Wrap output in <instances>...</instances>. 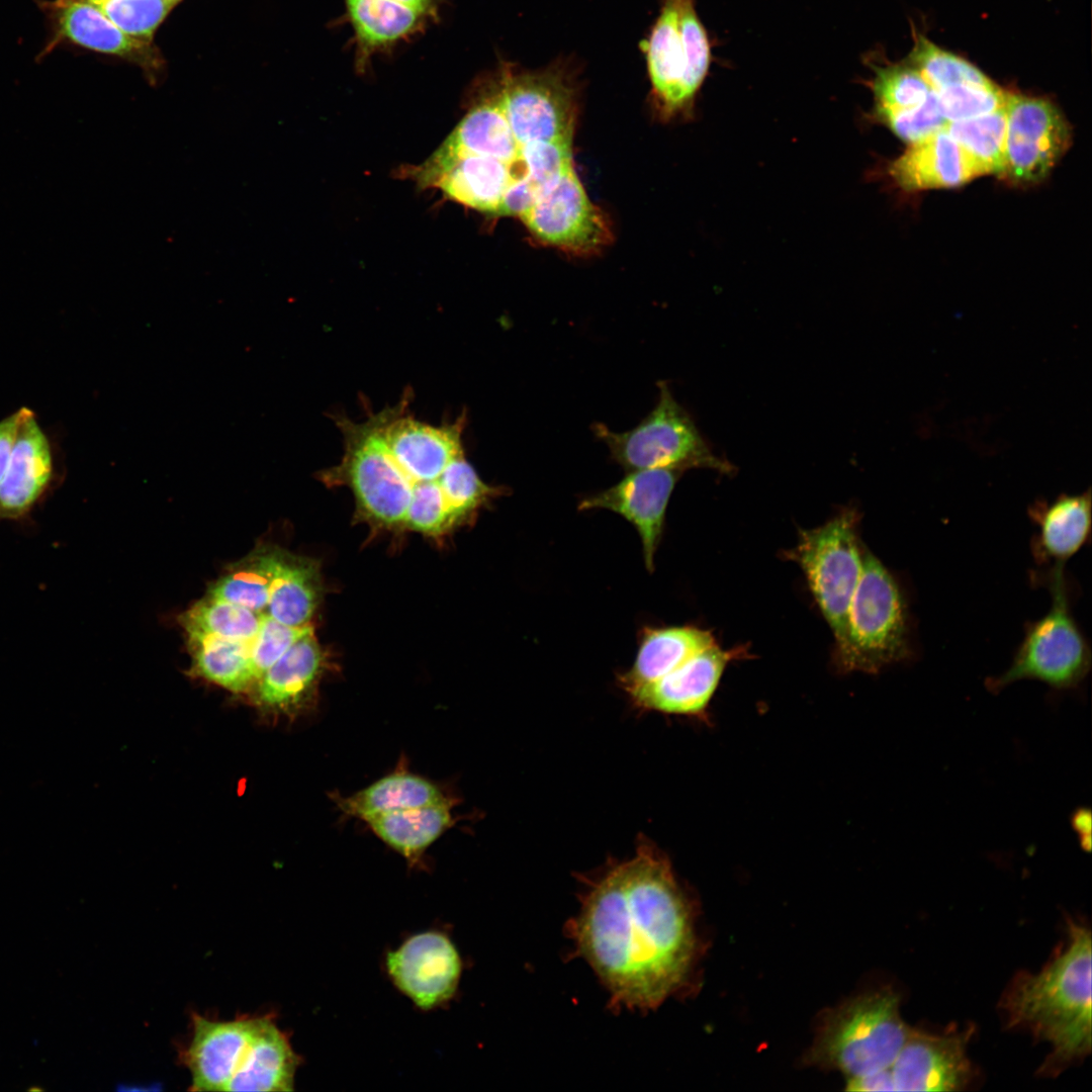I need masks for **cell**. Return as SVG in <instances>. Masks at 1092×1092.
I'll return each mask as SVG.
<instances>
[{"mask_svg":"<svg viewBox=\"0 0 1092 1092\" xmlns=\"http://www.w3.org/2000/svg\"><path fill=\"white\" fill-rule=\"evenodd\" d=\"M41 5L52 18L55 43L68 40L125 59L147 71L161 67L162 58L153 42L126 34L94 4L86 0H54L41 2Z\"/></svg>","mask_w":1092,"mask_h":1092,"instance_id":"44dd1931","label":"cell"},{"mask_svg":"<svg viewBox=\"0 0 1092 1092\" xmlns=\"http://www.w3.org/2000/svg\"><path fill=\"white\" fill-rule=\"evenodd\" d=\"M970 1033L929 1034L910 1029L891 1066L896 1091H958L971 1081Z\"/></svg>","mask_w":1092,"mask_h":1092,"instance_id":"2e32d148","label":"cell"},{"mask_svg":"<svg viewBox=\"0 0 1092 1092\" xmlns=\"http://www.w3.org/2000/svg\"><path fill=\"white\" fill-rule=\"evenodd\" d=\"M660 12L640 42L651 95L664 119L693 114L711 62L710 43L694 0H660Z\"/></svg>","mask_w":1092,"mask_h":1092,"instance_id":"277c9868","label":"cell"},{"mask_svg":"<svg viewBox=\"0 0 1092 1092\" xmlns=\"http://www.w3.org/2000/svg\"><path fill=\"white\" fill-rule=\"evenodd\" d=\"M329 669L328 656L311 631L265 671L250 698L268 721H294L315 710L320 684Z\"/></svg>","mask_w":1092,"mask_h":1092,"instance_id":"7c38bea8","label":"cell"},{"mask_svg":"<svg viewBox=\"0 0 1092 1092\" xmlns=\"http://www.w3.org/2000/svg\"><path fill=\"white\" fill-rule=\"evenodd\" d=\"M876 120L888 126L901 140L913 144L942 129L946 120L942 116L936 94L932 91L921 104L902 110L874 112Z\"/></svg>","mask_w":1092,"mask_h":1092,"instance_id":"74e56055","label":"cell"},{"mask_svg":"<svg viewBox=\"0 0 1092 1092\" xmlns=\"http://www.w3.org/2000/svg\"><path fill=\"white\" fill-rule=\"evenodd\" d=\"M849 1091H896L891 1068L860 1077L848 1078Z\"/></svg>","mask_w":1092,"mask_h":1092,"instance_id":"ab89813d","label":"cell"},{"mask_svg":"<svg viewBox=\"0 0 1092 1092\" xmlns=\"http://www.w3.org/2000/svg\"><path fill=\"white\" fill-rule=\"evenodd\" d=\"M887 171L895 184L905 191L958 187L980 177L945 126L910 144Z\"/></svg>","mask_w":1092,"mask_h":1092,"instance_id":"603a6c76","label":"cell"},{"mask_svg":"<svg viewBox=\"0 0 1092 1092\" xmlns=\"http://www.w3.org/2000/svg\"><path fill=\"white\" fill-rule=\"evenodd\" d=\"M899 1006V995L890 989L843 1003L824 1018L808 1060L847 1079L891 1068L911 1029Z\"/></svg>","mask_w":1092,"mask_h":1092,"instance_id":"3957f363","label":"cell"},{"mask_svg":"<svg viewBox=\"0 0 1092 1092\" xmlns=\"http://www.w3.org/2000/svg\"><path fill=\"white\" fill-rule=\"evenodd\" d=\"M259 1016L213 1020L192 1014V1032L182 1052L193 1091H225L255 1030Z\"/></svg>","mask_w":1092,"mask_h":1092,"instance_id":"d6986e66","label":"cell"},{"mask_svg":"<svg viewBox=\"0 0 1092 1092\" xmlns=\"http://www.w3.org/2000/svg\"><path fill=\"white\" fill-rule=\"evenodd\" d=\"M520 218L542 243L575 255H592L612 241L604 212L588 198L573 165Z\"/></svg>","mask_w":1092,"mask_h":1092,"instance_id":"8fae6325","label":"cell"},{"mask_svg":"<svg viewBox=\"0 0 1092 1092\" xmlns=\"http://www.w3.org/2000/svg\"><path fill=\"white\" fill-rule=\"evenodd\" d=\"M861 554L856 516L849 511L821 527L803 531L791 554L833 632L837 658L847 645L848 613L860 577Z\"/></svg>","mask_w":1092,"mask_h":1092,"instance_id":"9c48e42d","label":"cell"},{"mask_svg":"<svg viewBox=\"0 0 1092 1092\" xmlns=\"http://www.w3.org/2000/svg\"><path fill=\"white\" fill-rule=\"evenodd\" d=\"M1030 517L1038 527L1032 542L1036 561L1065 564L1090 536V493L1062 495L1052 504L1036 505Z\"/></svg>","mask_w":1092,"mask_h":1092,"instance_id":"83f0119b","label":"cell"},{"mask_svg":"<svg viewBox=\"0 0 1092 1092\" xmlns=\"http://www.w3.org/2000/svg\"><path fill=\"white\" fill-rule=\"evenodd\" d=\"M522 147L515 139L503 101L499 65L478 81L473 105L434 155L492 157L526 170Z\"/></svg>","mask_w":1092,"mask_h":1092,"instance_id":"ac0fdd59","label":"cell"},{"mask_svg":"<svg viewBox=\"0 0 1092 1092\" xmlns=\"http://www.w3.org/2000/svg\"><path fill=\"white\" fill-rule=\"evenodd\" d=\"M503 101L515 139L570 142L578 112V80L571 58L560 57L537 70L499 61Z\"/></svg>","mask_w":1092,"mask_h":1092,"instance_id":"ba28073f","label":"cell"},{"mask_svg":"<svg viewBox=\"0 0 1092 1092\" xmlns=\"http://www.w3.org/2000/svg\"><path fill=\"white\" fill-rule=\"evenodd\" d=\"M740 653L716 643L659 679L628 693L640 712L705 719L707 708L726 665Z\"/></svg>","mask_w":1092,"mask_h":1092,"instance_id":"9a60e30c","label":"cell"},{"mask_svg":"<svg viewBox=\"0 0 1092 1092\" xmlns=\"http://www.w3.org/2000/svg\"><path fill=\"white\" fill-rule=\"evenodd\" d=\"M20 416L21 408L0 421V482L9 462Z\"/></svg>","mask_w":1092,"mask_h":1092,"instance_id":"60d3db41","label":"cell"},{"mask_svg":"<svg viewBox=\"0 0 1092 1092\" xmlns=\"http://www.w3.org/2000/svg\"><path fill=\"white\" fill-rule=\"evenodd\" d=\"M871 88L875 99L874 112L915 107L933 91L912 65H890L877 69Z\"/></svg>","mask_w":1092,"mask_h":1092,"instance_id":"e575fe53","label":"cell"},{"mask_svg":"<svg viewBox=\"0 0 1092 1092\" xmlns=\"http://www.w3.org/2000/svg\"><path fill=\"white\" fill-rule=\"evenodd\" d=\"M385 966L396 988L423 1010L448 1002L456 993L462 971L455 945L438 931L410 937L386 954Z\"/></svg>","mask_w":1092,"mask_h":1092,"instance_id":"4fadbf2b","label":"cell"},{"mask_svg":"<svg viewBox=\"0 0 1092 1092\" xmlns=\"http://www.w3.org/2000/svg\"><path fill=\"white\" fill-rule=\"evenodd\" d=\"M322 588L315 560L278 549L265 614L287 626L309 625Z\"/></svg>","mask_w":1092,"mask_h":1092,"instance_id":"f1b7e54d","label":"cell"},{"mask_svg":"<svg viewBox=\"0 0 1092 1092\" xmlns=\"http://www.w3.org/2000/svg\"><path fill=\"white\" fill-rule=\"evenodd\" d=\"M417 10H420L429 15L435 22L438 20L440 11V0H392Z\"/></svg>","mask_w":1092,"mask_h":1092,"instance_id":"7bdbcfd3","label":"cell"},{"mask_svg":"<svg viewBox=\"0 0 1092 1092\" xmlns=\"http://www.w3.org/2000/svg\"><path fill=\"white\" fill-rule=\"evenodd\" d=\"M715 643L709 631L696 627L646 629L633 665L618 675V685L627 695L673 671Z\"/></svg>","mask_w":1092,"mask_h":1092,"instance_id":"484cf974","label":"cell"},{"mask_svg":"<svg viewBox=\"0 0 1092 1092\" xmlns=\"http://www.w3.org/2000/svg\"><path fill=\"white\" fill-rule=\"evenodd\" d=\"M313 631L311 625L291 627L263 614L260 628L250 642L256 682L299 638Z\"/></svg>","mask_w":1092,"mask_h":1092,"instance_id":"f35d334b","label":"cell"},{"mask_svg":"<svg viewBox=\"0 0 1092 1092\" xmlns=\"http://www.w3.org/2000/svg\"><path fill=\"white\" fill-rule=\"evenodd\" d=\"M583 879L568 937L614 1007L657 1008L687 982L697 949L690 901L668 857L640 838L633 856Z\"/></svg>","mask_w":1092,"mask_h":1092,"instance_id":"6da1fadb","label":"cell"},{"mask_svg":"<svg viewBox=\"0 0 1092 1092\" xmlns=\"http://www.w3.org/2000/svg\"><path fill=\"white\" fill-rule=\"evenodd\" d=\"M455 801L378 814L363 822L388 847L415 868L421 866L427 849L450 829L456 819Z\"/></svg>","mask_w":1092,"mask_h":1092,"instance_id":"4316f807","label":"cell"},{"mask_svg":"<svg viewBox=\"0 0 1092 1092\" xmlns=\"http://www.w3.org/2000/svg\"><path fill=\"white\" fill-rule=\"evenodd\" d=\"M417 173L421 183L440 188L449 199L492 214L508 188L527 175L523 167L478 155H433Z\"/></svg>","mask_w":1092,"mask_h":1092,"instance_id":"e0dca14e","label":"cell"},{"mask_svg":"<svg viewBox=\"0 0 1092 1092\" xmlns=\"http://www.w3.org/2000/svg\"><path fill=\"white\" fill-rule=\"evenodd\" d=\"M1072 825L1081 835L1082 846L1090 849L1091 846V813L1088 809L1077 810L1072 817Z\"/></svg>","mask_w":1092,"mask_h":1092,"instance_id":"b9f144b4","label":"cell"},{"mask_svg":"<svg viewBox=\"0 0 1092 1092\" xmlns=\"http://www.w3.org/2000/svg\"><path fill=\"white\" fill-rule=\"evenodd\" d=\"M331 799L346 817H369L447 801L450 798L431 780L399 767L351 794L332 793Z\"/></svg>","mask_w":1092,"mask_h":1092,"instance_id":"d4e9b609","label":"cell"},{"mask_svg":"<svg viewBox=\"0 0 1092 1092\" xmlns=\"http://www.w3.org/2000/svg\"><path fill=\"white\" fill-rule=\"evenodd\" d=\"M1005 164L1001 178L1014 185L1042 181L1066 153L1071 129L1050 100L1008 92Z\"/></svg>","mask_w":1092,"mask_h":1092,"instance_id":"30bf717a","label":"cell"},{"mask_svg":"<svg viewBox=\"0 0 1092 1092\" xmlns=\"http://www.w3.org/2000/svg\"><path fill=\"white\" fill-rule=\"evenodd\" d=\"M945 129L980 176L996 174L1001 177L1005 164V106L977 117L947 122Z\"/></svg>","mask_w":1092,"mask_h":1092,"instance_id":"1f68e13d","label":"cell"},{"mask_svg":"<svg viewBox=\"0 0 1092 1092\" xmlns=\"http://www.w3.org/2000/svg\"><path fill=\"white\" fill-rule=\"evenodd\" d=\"M126 34L153 42L159 25L175 6L166 0H86Z\"/></svg>","mask_w":1092,"mask_h":1092,"instance_id":"d590c367","label":"cell"},{"mask_svg":"<svg viewBox=\"0 0 1092 1092\" xmlns=\"http://www.w3.org/2000/svg\"><path fill=\"white\" fill-rule=\"evenodd\" d=\"M194 675L237 694H250L256 685L250 642L187 633Z\"/></svg>","mask_w":1092,"mask_h":1092,"instance_id":"f546056e","label":"cell"},{"mask_svg":"<svg viewBox=\"0 0 1092 1092\" xmlns=\"http://www.w3.org/2000/svg\"><path fill=\"white\" fill-rule=\"evenodd\" d=\"M658 387L656 405L633 429L618 433L602 423L593 425V432L608 446L612 458L627 472L645 468L733 471L728 461L714 454L666 382L660 381Z\"/></svg>","mask_w":1092,"mask_h":1092,"instance_id":"8992f818","label":"cell"},{"mask_svg":"<svg viewBox=\"0 0 1092 1092\" xmlns=\"http://www.w3.org/2000/svg\"><path fill=\"white\" fill-rule=\"evenodd\" d=\"M278 548L260 547L213 582L208 596L265 613Z\"/></svg>","mask_w":1092,"mask_h":1092,"instance_id":"4dcf8cb0","label":"cell"},{"mask_svg":"<svg viewBox=\"0 0 1092 1092\" xmlns=\"http://www.w3.org/2000/svg\"><path fill=\"white\" fill-rule=\"evenodd\" d=\"M53 471L49 439L34 413L23 406L9 462L0 482V520L25 518L47 492Z\"/></svg>","mask_w":1092,"mask_h":1092,"instance_id":"ffe728a7","label":"cell"},{"mask_svg":"<svg viewBox=\"0 0 1092 1092\" xmlns=\"http://www.w3.org/2000/svg\"><path fill=\"white\" fill-rule=\"evenodd\" d=\"M300 1057L270 1015L259 1016L225 1091H292Z\"/></svg>","mask_w":1092,"mask_h":1092,"instance_id":"cb8c5ba5","label":"cell"},{"mask_svg":"<svg viewBox=\"0 0 1092 1092\" xmlns=\"http://www.w3.org/2000/svg\"><path fill=\"white\" fill-rule=\"evenodd\" d=\"M935 92V91H934ZM946 122L977 117L1006 104L1008 92L994 83L987 86L958 84L935 92Z\"/></svg>","mask_w":1092,"mask_h":1092,"instance_id":"8d00e7d4","label":"cell"},{"mask_svg":"<svg viewBox=\"0 0 1092 1092\" xmlns=\"http://www.w3.org/2000/svg\"><path fill=\"white\" fill-rule=\"evenodd\" d=\"M344 5L360 71H365L375 55L412 39L435 22L426 13L392 0H344Z\"/></svg>","mask_w":1092,"mask_h":1092,"instance_id":"7402d4cb","label":"cell"},{"mask_svg":"<svg viewBox=\"0 0 1092 1092\" xmlns=\"http://www.w3.org/2000/svg\"><path fill=\"white\" fill-rule=\"evenodd\" d=\"M681 473L671 468L628 471L617 484L581 499L578 509H607L632 523L641 537L645 564L651 571L668 499Z\"/></svg>","mask_w":1092,"mask_h":1092,"instance_id":"5bb4252c","label":"cell"},{"mask_svg":"<svg viewBox=\"0 0 1092 1092\" xmlns=\"http://www.w3.org/2000/svg\"><path fill=\"white\" fill-rule=\"evenodd\" d=\"M1069 924L1067 947L1038 973H1018L1000 1001L1008 1026L1052 1045L1041 1068L1050 1074L1091 1052V933Z\"/></svg>","mask_w":1092,"mask_h":1092,"instance_id":"7a4b0ae2","label":"cell"},{"mask_svg":"<svg viewBox=\"0 0 1092 1092\" xmlns=\"http://www.w3.org/2000/svg\"><path fill=\"white\" fill-rule=\"evenodd\" d=\"M1065 564H1055L1048 577L1050 611L1030 624L1010 666L987 680L998 692L1021 679H1037L1058 690L1077 687L1091 665L1089 646L1076 624L1069 604Z\"/></svg>","mask_w":1092,"mask_h":1092,"instance_id":"52a82bcc","label":"cell"},{"mask_svg":"<svg viewBox=\"0 0 1092 1092\" xmlns=\"http://www.w3.org/2000/svg\"><path fill=\"white\" fill-rule=\"evenodd\" d=\"M910 60L935 92L958 84H993L974 65L938 48L922 35H917Z\"/></svg>","mask_w":1092,"mask_h":1092,"instance_id":"836d02e7","label":"cell"},{"mask_svg":"<svg viewBox=\"0 0 1092 1092\" xmlns=\"http://www.w3.org/2000/svg\"><path fill=\"white\" fill-rule=\"evenodd\" d=\"M263 614L207 595L187 610L180 622L187 633L251 642L260 628Z\"/></svg>","mask_w":1092,"mask_h":1092,"instance_id":"d6a6232c","label":"cell"},{"mask_svg":"<svg viewBox=\"0 0 1092 1092\" xmlns=\"http://www.w3.org/2000/svg\"><path fill=\"white\" fill-rule=\"evenodd\" d=\"M861 572L848 613L844 671L876 673L911 655L907 606L893 575L862 547Z\"/></svg>","mask_w":1092,"mask_h":1092,"instance_id":"5b68a950","label":"cell"},{"mask_svg":"<svg viewBox=\"0 0 1092 1092\" xmlns=\"http://www.w3.org/2000/svg\"><path fill=\"white\" fill-rule=\"evenodd\" d=\"M166 1H168V2H170V3H172V4H174V5H176V4H177L178 2H180L181 0H166Z\"/></svg>","mask_w":1092,"mask_h":1092,"instance_id":"ee69618b","label":"cell"}]
</instances>
